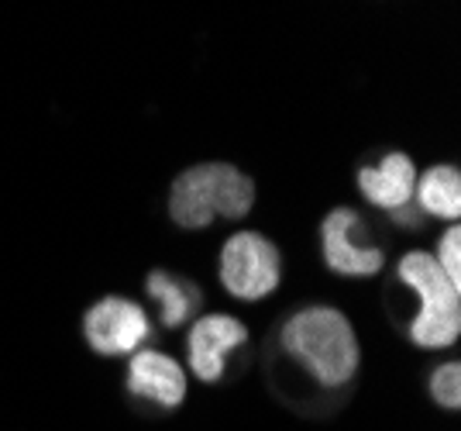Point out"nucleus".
<instances>
[{
	"instance_id": "3",
	"label": "nucleus",
	"mask_w": 461,
	"mask_h": 431,
	"mask_svg": "<svg viewBox=\"0 0 461 431\" xmlns=\"http://www.w3.org/2000/svg\"><path fill=\"white\" fill-rule=\"evenodd\" d=\"M400 280L420 297V311L410 321V338L423 349H447L461 332V290L427 252L403 255Z\"/></svg>"
},
{
	"instance_id": "9",
	"label": "nucleus",
	"mask_w": 461,
	"mask_h": 431,
	"mask_svg": "<svg viewBox=\"0 0 461 431\" xmlns=\"http://www.w3.org/2000/svg\"><path fill=\"white\" fill-rule=\"evenodd\" d=\"M358 187H362V194H366L375 207L400 211V207H406V204L413 200L417 166H413V159L403 156V152H389L379 166L358 173Z\"/></svg>"
},
{
	"instance_id": "4",
	"label": "nucleus",
	"mask_w": 461,
	"mask_h": 431,
	"mask_svg": "<svg viewBox=\"0 0 461 431\" xmlns=\"http://www.w3.org/2000/svg\"><path fill=\"white\" fill-rule=\"evenodd\" d=\"M283 280L279 249L258 232H238L221 252V283L238 300H262Z\"/></svg>"
},
{
	"instance_id": "2",
	"label": "nucleus",
	"mask_w": 461,
	"mask_h": 431,
	"mask_svg": "<svg viewBox=\"0 0 461 431\" xmlns=\"http://www.w3.org/2000/svg\"><path fill=\"white\" fill-rule=\"evenodd\" d=\"M255 183L230 162H200L179 173L169 190V215L179 228H207L217 217H245Z\"/></svg>"
},
{
	"instance_id": "11",
	"label": "nucleus",
	"mask_w": 461,
	"mask_h": 431,
	"mask_svg": "<svg viewBox=\"0 0 461 431\" xmlns=\"http://www.w3.org/2000/svg\"><path fill=\"white\" fill-rule=\"evenodd\" d=\"M149 297L158 304L166 328L186 325V317H190V314L196 311V304H200V290L190 287V283H183V280H173L166 270H155V273L149 276Z\"/></svg>"
},
{
	"instance_id": "12",
	"label": "nucleus",
	"mask_w": 461,
	"mask_h": 431,
	"mask_svg": "<svg viewBox=\"0 0 461 431\" xmlns=\"http://www.w3.org/2000/svg\"><path fill=\"white\" fill-rule=\"evenodd\" d=\"M430 397L447 408V411H458L461 408V366L458 362H444L430 376Z\"/></svg>"
},
{
	"instance_id": "6",
	"label": "nucleus",
	"mask_w": 461,
	"mask_h": 431,
	"mask_svg": "<svg viewBox=\"0 0 461 431\" xmlns=\"http://www.w3.org/2000/svg\"><path fill=\"white\" fill-rule=\"evenodd\" d=\"M324 259L334 273L341 276H375L383 270V249L362 245V217L348 207H338L324 217Z\"/></svg>"
},
{
	"instance_id": "10",
	"label": "nucleus",
	"mask_w": 461,
	"mask_h": 431,
	"mask_svg": "<svg viewBox=\"0 0 461 431\" xmlns=\"http://www.w3.org/2000/svg\"><path fill=\"white\" fill-rule=\"evenodd\" d=\"M417 200L427 215L458 221L461 215V173L455 166H434L417 179Z\"/></svg>"
},
{
	"instance_id": "7",
	"label": "nucleus",
	"mask_w": 461,
	"mask_h": 431,
	"mask_svg": "<svg viewBox=\"0 0 461 431\" xmlns=\"http://www.w3.org/2000/svg\"><path fill=\"white\" fill-rule=\"evenodd\" d=\"M249 342V328L230 314H207L193 321L190 332V366L203 383H217L228 372V359L238 345Z\"/></svg>"
},
{
	"instance_id": "1",
	"label": "nucleus",
	"mask_w": 461,
	"mask_h": 431,
	"mask_svg": "<svg viewBox=\"0 0 461 431\" xmlns=\"http://www.w3.org/2000/svg\"><path fill=\"white\" fill-rule=\"evenodd\" d=\"M283 349L327 390L345 387L358 372V338L345 314L334 307H303L293 314L283 328Z\"/></svg>"
},
{
	"instance_id": "8",
	"label": "nucleus",
	"mask_w": 461,
	"mask_h": 431,
	"mask_svg": "<svg viewBox=\"0 0 461 431\" xmlns=\"http://www.w3.org/2000/svg\"><path fill=\"white\" fill-rule=\"evenodd\" d=\"M128 390L138 400H152L158 408H179L186 397V372L166 353L138 349L128 362Z\"/></svg>"
},
{
	"instance_id": "5",
	"label": "nucleus",
	"mask_w": 461,
	"mask_h": 431,
	"mask_svg": "<svg viewBox=\"0 0 461 431\" xmlns=\"http://www.w3.org/2000/svg\"><path fill=\"white\" fill-rule=\"evenodd\" d=\"M149 314L128 297H104L83 317V335L100 355H131L149 338Z\"/></svg>"
},
{
	"instance_id": "13",
	"label": "nucleus",
	"mask_w": 461,
	"mask_h": 431,
	"mask_svg": "<svg viewBox=\"0 0 461 431\" xmlns=\"http://www.w3.org/2000/svg\"><path fill=\"white\" fill-rule=\"evenodd\" d=\"M434 262L441 266V273L461 290V232H458V228H447V232L441 235Z\"/></svg>"
}]
</instances>
